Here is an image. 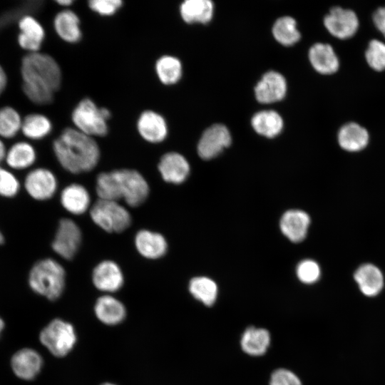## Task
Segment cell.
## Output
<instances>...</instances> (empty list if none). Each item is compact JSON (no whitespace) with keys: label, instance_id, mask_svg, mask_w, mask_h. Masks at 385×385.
<instances>
[{"label":"cell","instance_id":"6da1fadb","mask_svg":"<svg viewBox=\"0 0 385 385\" xmlns=\"http://www.w3.org/2000/svg\"><path fill=\"white\" fill-rule=\"evenodd\" d=\"M22 89L26 96L37 105H48L59 89L62 73L57 61L41 52L29 53L21 61Z\"/></svg>","mask_w":385,"mask_h":385},{"label":"cell","instance_id":"7a4b0ae2","mask_svg":"<svg viewBox=\"0 0 385 385\" xmlns=\"http://www.w3.org/2000/svg\"><path fill=\"white\" fill-rule=\"evenodd\" d=\"M53 150L62 168L73 174L90 172L101 156L94 138L75 128H65L53 141Z\"/></svg>","mask_w":385,"mask_h":385},{"label":"cell","instance_id":"3957f363","mask_svg":"<svg viewBox=\"0 0 385 385\" xmlns=\"http://www.w3.org/2000/svg\"><path fill=\"white\" fill-rule=\"evenodd\" d=\"M96 191L99 199L123 200L130 207L142 205L148 198L150 187L145 178L133 169H118L98 175Z\"/></svg>","mask_w":385,"mask_h":385},{"label":"cell","instance_id":"277c9868","mask_svg":"<svg viewBox=\"0 0 385 385\" xmlns=\"http://www.w3.org/2000/svg\"><path fill=\"white\" fill-rule=\"evenodd\" d=\"M28 283L35 293L49 300H56L64 290L66 272L58 261L43 258L36 262L31 267Z\"/></svg>","mask_w":385,"mask_h":385},{"label":"cell","instance_id":"5b68a950","mask_svg":"<svg viewBox=\"0 0 385 385\" xmlns=\"http://www.w3.org/2000/svg\"><path fill=\"white\" fill-rule=\"evenodd\" d=\"M90 215L96 225L110 233L123 232L132 222L128 210L113 200L98 199L91 207Z\"/></svg>","mask_w":385,"mask_h":385},{"label":"cell","instance_id":"8992f818","mask_svg":"<svg viewBox=\"0 0 385 385\" xmlns=\"http://www.w3.org/2000/svg\"><path fill=\"white\" fill-rule=\"evenodd\" d=\"M75 128L93 137H103L108 132V123L102 115L101 108L89 98L81 99L71 113Z\"/></svg>","mask_w":385,"mask_h":385},{"label":"cell","instance_id":"52a82bcc","mask_svg":"<svg viewBox=\"0 0 385 385\" xmlns=\"http://www.w3.org/2000/svg\"><path fill=\"white\" fill-rule=\"evenodd\" d=\"M41 343L54 356L67 355L76 342V334L70 323L61 319L52 320L41 332Z\"/></svg>","mask_w":385,"mask_h":385},{"label":"cell","instance_id":"ba28073f","mask_svg":"<svg viewBox=\"0 0 385 385\" xmlns=\"http://www.w3.org/2000/svg\"><path fill=\"white\" fill-rule=\"evenodd\" d=\"M82 242V232L72 220L62 218L58 225L51 247L64 260H71L77 254Z\"/></svg>","mask_w":385,"mask_h":385},{"label":"cell","instance_id":"9c48e42d","mask_svg":"<svg viewBox=\"0 0 385 385\" xmlns=\"http://www.w3.org/2000/svg\"><path fill=\"white\" fill-rule=\"evenodd\" d=\"M23 185L31 198L44 201L51 199L55 195L58 181L54 173L49 169L36 168L26 174Z\"/></svg>","mask_w":385,"mask_h":385},{"label":"cell","instance_id":"30bf717a","mask_svg":"<svg viewBox=\"0 0 385 385\" xmlns=\"http://www.w3.org/2000/svg\"><path fill=\"white\" fill-rule=\"evenodd\" d=\"M327 31L339 39L352 37L359 28V20L354 11L341 7H334L324 19Z\"/></svg>","mask_w":385,"mask_h":385},{"label":"cell","instance_id":"8fae6325","mask_svg":"<svg viewBox=\"0 0 385 385\" xmlns=\"http://www.w3.org/2000/svg\"><path fill=\"white\" fill-rule=\"evenodd\" d=\"M230 143L231 135L227 127L215 124L204 131L197 145V153L201 158L209 160L220 154Z\"/></svg>","mask_w":385,"mask_h":385},{"label":"cell","instance_id":"7c38bea8","mask_svg":"<svg viewBox=\"0 0 385 385\" xmlns=\"http://www.w3.org/2000/svg\"><path fill=\"white\" fill-rule=\"evenodd\" d=\"M92 282L101 291L115 292L123 287L124 277L115 262L106 260L99 262L93 270Z\"/></svg>","mask_w":385,"mask_h":385},{"label":"cell","instance_id":"4fadbf2b","mask_svg":"<svg viewBox=\"0 0 385 385\" xmlns=\"http://www.w3.org/2000/svg\"><path fill=\"white\" fill-rule=\"evenodd\" d=\"M136 127L140 137L150 143L163 142L168 133L165 119L160 113L152 110H146L140 113Z\"/></svg>","mask_w":385,"mask_h":385},{"label":"cell","instance_id":"5bb4252c","mask_svg":"<svg viewBox=\"0 0 385 385\" xmlns=\"http://www.w3.org/2000/svg\"><path fill=\"white\" fill-rule=\"evenodd\" d=\"M287 91L284 76L270 71L263 75L255 88L257 100L262 103H271L282 100Z\"/></svg>","mask_w":385,"mask_h":385},{"label":"cell","instance_id":"9a60e30c","mask_svg":"<svg viewBox=\"0 0 385 385\" xmlns=\"http://www.w3.org/2000/svg\"><path fill=\"white\" fill-rule=\"evenodd\" d=\"M162 178L167 183H183L190 173V165L186 158L175 152L165 153L158 165Z\"/></svg>","mask_w":385,"mask_h":385},{"label":"cell","instance_id":"2e32d148","mask_svg":"<svg viewBox=\"0 0 385 385\" xmlns=\"http://www.w3.org/2000/svg\"><path fill=\"white\" fill-rule=\"evenodd\" d=\"M11 366L17 377L24 380H31L41 370L43 359L36 350L24 348L13 355Z\"/></svg>","mask_w":385,"mask_h":385},{"label":"cell","instance_id":"e0dca14e","mask_svg":"<svg viewBox=\"0 0 385 385\" xmlns=\"http://www.w3.org/2000/svg\"><path fill=\"white\" fill-rule=\"evenodd\" d=\"M135 246L140 255L150 260L162 257L168 250V243L163 235L145 229L136 233Z\"/></svg>","mask_w":385,"mask_h":385},{"label":"cell","instance_id":"ac0fdd59","mask_svg":"<svg viewBox=\"0 0 385 385\" xmlns=\"http://www.w3.org/2000/svg\"><path fill=\"white\" fill-rule=\"evenodd\" d=\"M18 36L19 46L29 53L38 52L45 37L42 25L33 16H24L19 22Z\"/></svg>","mask_w":385,"mask_h":385},{"label":"cell","instance_id":"d6986e66","mask_svg":"<svg viewBox=\"0 0 385 385\" xmlns=\"http://www.w3.org/2000/svg\"><path fill=\"white\" fill-rule=\"evenodd\" d=\"M309 223V216L305 212L292 210L284 213L279 226L282 232L289 240L299 242L305 238Z\"/></svg>","mask_w":385,"mask_h":385},{"label":"cell","instance_id":"ffe728a7","mask_svg":"<svg viewBox=\"0 0 385 385\" xmlns=\"http://www.w3.org/2000/svg\"><path fill=\"white\" fill-rule=\"evenodd\" d=\"M60 201L63 207L69 213L79 215L88 210L91 205V196L83 185L72 183L63 189Z\"/></svg>","mask_w":385,"mask_h":385},{"label":"cell","instance_id":"44dd1931","mask_svg":"<svg viewBox=\"0 0 385 385\" xmlns=\"http://www.w3.org/2000/svg\"><path fill=\"white\" fill-rule=\"evenodd\" d=\"M312 67L319 73L328 75L337 72L339 61L333 48L327 43H317L309 51Z\"/></svg>","mask_w":385,"mask_h":385},{"label":"cell","instance_id":"7402d4cb","mask_svg":"<svg viewBox=\"0 0 385 385\" xmlns=\"http://www.w3.org/2000/svg\"><path fill=\"white\" fill-rule=\"evenodd\" d=\"M78 16L71 9L59 11L54 17L53 26L57 35L69 43L78 42L82 38Z\"/></svg>","mask_w":385,"mask_h":385},{"label":"cell","instance_id":"603a6c76","mask_svg":"<svg viewBox=\"0 0 385 385\" xmlns=\"http://www.w3.org/2000/svg\"><path fill=\"white\" fill-rule=\"evenodd\" d=\"M94 311L97 318L108 325L120 323L126 315L123 303L111 295L100 297L96 302Z\"/></svg>","mask_w":385,"mask_h":385},{"label":"cell","instance_id":"cb8c5ba5","mask_svg":"<svg viewBox=\"0 0 385 385\" xmlns=\"http://www.w3.org/2000/svg\"><path fill=\"white\" fill-rule=\"evenodd\" d=\"M337 138L342 149L349 152H357L367 145L369 133L358 123L351 122L340 128Z\"/></svg>","mask_w":385,"mask_h":385},{"label":"cell","instance_id":"d4e9b609","mask_svg":"<svg viewBox=\"0 0 385 385\" xmlns=\"http://www.w3.org/2000/svg\"><path fill=\"white\" fill-rule=\"evenodd\" d=\"M270 342L271 337L268 330L251 326L242 333L240 345L242 351L247 354L259 356L266 353Z\"/></svg>","mask_w":385,"mask_h":385},{"label":"cell","instance_id":"484cf974","mask_svg":"<svg viewBox=\"0 0 385 385\" xmlns=\"http://www.w3.org/2000/svg\"><path fill=\"white\" fill-rule=\"evenodd\" d=\"M360 291L367 297H374L382 289L384 277L379 268L371 264L361 266L354 274Z\"/></svg>","mask_w":385,"mask_h":385},{"label":"cell","instance_id":"4316f807","mask_svg":"<svg viewBox=\"0 0 385 385\" xmlns=\"http://www.w3.org/2000/svg\"><path fill=\"white\" fill-rule=\"evenodd\" d=\"M36 153L31 144L20 141L14 143L6 151L5 162L14 170H25L34 165Z\"/></svg>","mask_w":385,"mask_h":385},{"label":"cell","instance_id":"83f0119b","mask_svg":"<svg viewBox=\"0 0 385 385\" xmlns=\"http://www.w3.org/2000/svg\"><path fill=\"white\" fill-rule=\"evenodd\" d=\"M213 10V3L210 0H186L180 6V16L188 24L210 21Z\"/></svg>","mask_w":385,"mask_h":385},{"label":"cell","instance_id":"f1b7e54d","mask_svg":"<svg viewBox=\"0 0 385 385\" xmlns=\"http://www.w3.org/2000/svg\"><path fill=\"white\" fill-rule=\"evenodd\" d=\"M251 123L257 133L267 138L277 136L283 128V120L274 111H262L255 113Z\"/></svg>","mask_w":385,"mask_h":385},{"label":"cell","instance_id":"f546056e","mask_svg":"<svg viewBox=\"0 0 385 385\" xmlns=\"http://www.w3.org/2000/svg\"><path fill=\"white\" fill-rule=\"evenodd\" d=\"M182 68L180 61L170 55L160 56L155 64V73L159 81L166 86L173 85L180 81Z\"/></svg>","mask_w":385,"mask_h":385},{"label":"cell","instance_id":"4dcf8cb0","mask_svg":"<svg viewBox=\"0 0 385 385\" xmlns=\"http://www.w3.org/2000/svg\"><path fill=\"white\" fill-rule=\"evenodd\" d=\"M51 130V122L44 115L31 113L22 120L21 130L29 139H42L47 136Z\"/></svg>","mask_w":385,"mask_h":385},{"label":"cell","instance_id":"1f68e13d","mask_svg":"<svg viewBox=\"0 0 385 385\" xmlns=\"http://www.w3.org/2000/svg\"><path fill=\"white\" fill-rule=\"evenodd\" d=\"M190 294L205 306H212L217 297V286L211 279L206 277H196L189 283Z\"/></svg>","mask_w":385,"mask_h":385},{"label":"cell","instance_id":"d6a6232c","mask_svg":"<svg viewBox=\"0 0 385 385\" xmlns=\"http://www.w3.org/2000/svg\"><path fill=\"white\" fill-rule=\"evenodd\" d=\"M272 34L275 39L284 46L292 45L300 38L296 21L291 16L279 18L273 25Z\"/></svg>","mask_w":385,"mask_h":385},{"label":"cell","instance_id":"836d02e7","mask_svg":"<svg viewBox=\"0 0 385 385\" xmlns=\"http://www.w3.org/2000/svg\"><path fill=\"white\" fill-rule=\"evenodd\" d=\"M22 120L13 108L6 106L0 109V136L11 138L21 130Z\"/></svg>","mask_w":385,"mask_h":385},{"label":"cell","instance_id":"e575fe53","mask_svg":"<svg viewBox=\"0 0 385 385\" xmlns=\"http://www.w3.org/2000/svg\"><path fill=\"white\" fill-rule=\"evenodd\" d=\"M365 58L369 66L374 71H384L385 43L377 39L370 41L365 51Z\"/></svg>","mask_w":385,"mask_h":385},{"label":"cell","instance_id":"d590c367","mask_svg":"<svg viewBox=\"0 0 385 385\" xmlns=\"http://www.w3.org/2000/svg\"><path fill=\"white\" fill-rule=\"evenodd\" d=\"M21 189V183L10 170L0 166V196L5 198L16 197Z\"/></svg>","mask_w":385,"mask_h":385},{"label":"cell","instance_id":"8d00e7d4","mask_svg":"<svg viewBox=\"0 0 385 385\" xmlns=\"http://www.w3.org/2000/svg\"><path fill=\"white\" fill-rule=\"evenodd\" d=\"M297 275L299 279L305 284H312L317 282L320 276V269L318 264L311 260L301 262L297 267Z\"/></svg>","mask_w":385,"mask_h":385},{"label":"cell","instance_id":"74e56055","mask_svg":"<svg viewBox=\"0 0 385 385\" xmlns=\"http://www.w3.org/2000/svg\"><path fill=\"white\" fill-rule=\"evenodd\" d=\"M121 0H91L89 8L101 16H110L115 14L123 6Z\"/></svg>","mask_w":385,"mask_h":385},{"label":"cell","instance_id":"f35d334b","mask_svg":"<svg viewBox=\"0 0 385 385\" xmlns=\"http://www.w3.org/2000/svg\"><path fill=\"white\" fill-rule=\"evenodd\" d=\"M269 385H302L299 378L292 371L279 368L270 376Z\"/></svg>","mask_w":385,"mask_h":385},{"label":"cell","instance_id":"ab89813d","mask_svg":"<svg viewBox=\"0 0 385 385\" xmlns=\"http://www.w3.org/2000/svg\"><path fill=\"white\" fill-rule=\"evenodd\" d=\"M373 21L376 29L385 38V6L380 7L375 11Z\"/></svg>","mask_w":385,"mask_h":385},{"label":"cell","instance_id":"60d3db41","mask_svg":"<svg viewBox=\"0 0 385 385\" xmlns=\"http://www.w3.org/2000/svg\"><path fill=\"white\" fill-rule=\"evenodd\" d=\"M7 83V77L4 68L0 66V95L4 91Z\"/></svg>","mask_w":385,"mask_h":385},{"label":"cell","instance_id":"b9f144b4","mask_svg":"<svg viewBox=\"0 0 385 385\" xmlns=\"http://www.w3.org/2000/svg\"><path fill=\"white\" fill-rule=\"evenodd\" d=\"M6 149L4 143L0 140V166L3 161H5V158L6 155Z\"/></svg>","mask_w":385,"mask_h":385},{"label":"cell","instance_id":"7bdbcfd3","mask_svg":"<svg viewBox=\"0 0 385 385\" xmlns=\"http://www.w3.org/2000/svg\"><path fill=\"white\" fill-rule=\"evenodd\" d=\"M56 2L58 5L62 6H69L73 3V0H57Z\"/></svg>","mask_w":385,"mask_h":385},{"label":"cell","instance_id":"ee69618b","mask_svg":"<svg viewBox=\"0 0 385 385\" xmlns=\"http://www.w3.org/2000/svg\"><path fill=\"white\" fill-rule=\"evenodd\" d=\"M4 240H5L4 236L2 232L0 230V245L4 244Z\"/></svg>","mask_w":385,"mask_h":385},{"label":"cell","instance_id":"f6af8a7d","mask_svg":"<svg viewBox=\"0 0 385 385\" xmlns=\"http://www.w3.org/2000/svg\"><path fill=\"white\" fill-rule=\"evenodd\" d=\"M4 327V323L3 320L0 318V334L2 332Z\"/></svg>","mask_w":385,"mask_h":385},{"label":"cell","instance_id":"bcb514c9","mask_svg":"<svg viewBox=\"0 0 385 385\" xmlns=\"http://www.w3.org/2000/svg\"><path fill=\"white\" fill-rule=\"evenodd\" d=\"M102 385H115V384H111V383H105Z\"/></svg>","mask_w":385,"mask_h":385}]
</instances>
